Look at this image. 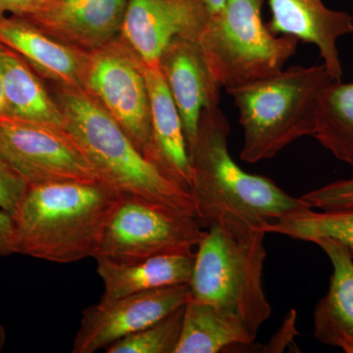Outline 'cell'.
<instances>
[{"label":"cell","instance_id":"ac0fdd59","mask_svg":"<svg viewBox=\"0 0 353 353\" xmlns=\"http://www.w3.org/2000/svg\"><path fill=\"white\" fill-rule=\"evenodd\" d=\"M194 257L196 252L160 255L132 263L97 259V272L104 287L101 301H114L171 285H189Z\"/></svg>","mask_w":353,"mask_h":353},{"label":"cell","instance_id":"52a82bcc","mask_svg":"<svg viewBox=\"0 0 353 353\" xmlns=\"http://www.w3.org/2000/svg\"><path fill=\"white\" fill-rule=\"evenodd\" d=\"M205 231L194 216L157 202L122 196L106 224L94 259L132 263L194 252Z\"/></svg>","mask_w":353,"mask_h":353},{"label":"cell","instance_id":"2e32d148","mask_svg":"<svg viewBox=\"0 0 353 353\" xmlns=\"http://www.w3.org/2000/svg\"><path fill=\"white\" fill-rule=\"evenodd\" d=\"M0 43L24 58L44 78L62 87L83 88L88 53L57 41L25 18L0 19Z\"/></svg>","mask_w":353,"mask_h":353},{"label":"cell","instance_id":"8fae6325","mask_svg":"<svg viewBox=\"0 0 353 353\" xmlns=\"http://www.w3.org/2000/svg\"><path fill=\"white\" fill-rule=\"evenodd\" d=\"M204 0H129L122 41L146 66H158L176 38L199 41L210 20Z\"/></svg>","mask_w":353,"mask_h":353},{"label":"cell","instance_id":"4fadbf2b","mask_svg":"<svg viewBox=\"0 0 353 353\" xmlns=\"http://www.w3.org/2000/svg\"><path fill=\"white\" fill-rule=\"evenodd\" d=\"M159 67L182 118L190 152L202 111L219 106L222 85L211 73L197 41L173 39L162 53Z\"/></svg>","mask_w":353,"mask_h":353},{"label":"cell","instance_id":"7c38bea8","mask_svg":"<svg viewBox=\"0 0 353 353\" xmlns=\"http://www.w3.org/2000/svg\"><path fill=\"white\" fill-rule=\"evenodd\" d=\"M129 0H44L25 18L57 41L90 53L115 41Z\"/></svg>","mask_w":353,"mask_h":353},{"label":"cell","instance_id":"5bb4252c","mask_svg":"<svg viewBox=\"0 0 353 353\" xmlns=\"http://www.w3.org/2000/svg\"><path fill=\"white\" fill-rule=\"evenodd\" d=\"M271 19L267 27L275 36H289L318 48L333 80L343 77L338 41L353 34V16L334 10L323 0H267Z\"/></svg>","mask_w":353,"mask_h":353},{"label":"cell","instance_id":"cb8c5ba5","mask_svg":"<svg viewBox=\"0 0 353 353\" xmlns=\"http://www.w3.org/2000/svg\"><path fill=\"white\" fill-rule=\"evenodd\" d=\"M301 199L311 208H353V179L336 181L303 194Z\"/></svg>","mask_w":353,"mask_h":353},{"label":"cell","instance_id":"3957f363","mask_svg":"<svg viewBox=\"0 0 353 353\" xmlns=\"http://www.w3.org/2000/svg\"><path fill=\"white\" fill-rule=\"evenodd\" d=\"M57 102L64 115V131L94 167L101 182L122 196L157 202L196 218L190 192L148 160L87 90L61 85Z\"/></svg>","mask_w":353,"mask_h":353},{"label":"cell","instance_id":"d6986e66","mask_svg":"<svg viewBox=\"0 0 353 353\" xmlns=\"http://www.w3.org/2000/svg\"><path fill=\"white\" fill-rule=\"evenodd\" d=\"M0 67L3 87L2 118L63 129L64 115L57 101L48 94L24 60L1 43Z\"/></svg>","mask_w":353,"mask_h":353},{"label":"cell","instance_id":"ba28073f","mask_svg":"<svg viewBox=\"0 0 353 353\" xmlns=\"http://www.w3.org/2000/svg\"><path fill=\"white\" fill-rule=\"evenodd\" d=\"M83 88L119 123L148 159L152 116L148 83L143 63L126 44L115 39L88 53Z\"/></svg>","mask_w":353,"mask_h":353},{"label":"cell","instance_id":"44dd1931","mask_svg":"<svg viewBox=\"0 0 353 353\" xmlns=\"http://www.w3.org/2000/svg\"><path fill=\"white\" fill-rule=\"evenodd\" d=\"M313 138L353 166V83L332 80L318 99Z\"/></svg>","mask_w":353,"mask_h":353},{"label":"cell","instance_id":"83f0119b","mask_svg":"<svg viewBox=\"0 0 353 353\" xmlns=\"http://www.w3.org/2000/svg\"><path fill=\"white\" fill-rule=\"evenodd\" d=\"M14 236H15L14 218L0 209V256L15 254Z\"/></svg>","mask_w":353,"mask_h":353},{"label":"cell","instance_id":"277c9868","mask_svg":"<svg viewBox=\"0 0 353 353\" xmlns=\"http://www.w3.org/2000/svg\"><path fill=\"white\" fill-rule=\"evenodd\" d=\"M265 234L243 225L208 228L197 245L189 283L192 299L211 304L253 340L272 314L262 284Z\"/></svg>","mask_w":353,"mask_h":353},{"label":"cell","instance_id":"4dcf8cb0","mask_svg":"<svg viewBox=\"0 0 353 353\" xmlns=\"http://www.w3.org/2000/svg\"><path fill=\"white\" fill-rule=\"evenodd\" d=\"M6 341L7 334L6 328L0 324V352H2V350L6 347Z\"/></svg>","mask_w":353,"mask_h":353},{"label":"cell","instance_id":"4316f807","mask_svg":"<svg viewBox=\"0 0 353 353\" xmlns=\"http://www.w3.org/2000/svg\"><path fill=\"white\" fill-rule=\"evenodd\" d=\"M296 312L294 311V309H292L289 314L285 316L284 325H282V328L276 334V336H274L271 343H269L267 352H283L285 345L288 343H292V340H294V336L297 334L296 327H294L296 326Z\"/></svg>","mask_w":353,"mask_h":353},{"label":"cell","instance_id":"e0dca14e","mask_svg":"<svg viewBox=\"0 0 353 353\" xmlns=\"http://www.w3.org/2000/svg\"><path fill=\"white\" fill-rule=\"evenodd\" d=\"M333 266L328 292L316 304L313 324L316 340L353 353V259L336 241H314Z\"/></svg>","mask_w":353,"mask_h":353},{"label":"cell","instance_id":"f1b7e54d","mask_svg":"<svg viewBox=\"0 0 353 353\" xmlns=\"http://www.w3.org/2000/svg\"><path fill=\"white\" fill-rule=\"evenodd\" d=\"M204 2L208 6L211 15H215V14L219 13L224 8L226 0H204Z\"/></svg>","mask_w":353,"mask_h":353},{"label":"cell","instance_id":"484cf974","mask_svg":"<svg viewBox=\"0 0 353 353\" xmlns=\"http://www.w3.org/2000/svg\"><path fill=\"white\" fill-rule=\"evenodd\" d=\"M44 0H0V19L7 16L29 18L43 6Z\"/></svg>","mask_w":353,"mask_h":353},{"label":"cell","instance_id":"603a6c76","mask_svg":"<svg viewBox=\"0 0 353 353\" xmlns=\"http://www.w3.org/2000/svg\"><path fill=\"white\" fill-rule=\"evenodd\" d=\"M185 305L163 319L125 338L105 350L106 353H175L180 340Z\"/></svg>","mask_w":353,"mask_h":353},{"label":"cell","instance_id":"6da1fadb","mask_svg":"<svg viewBox=\"0 0 353 353\" xmlns=\"http://www.w3.org/2000/svg\"><path fill=\"white\" fill-rule=\"evenodd\" d=\"M230 132L229 120L219 106L202 111L196 141L190 150V194L202 228L234 224L263 230L272 221L310 208L271 179L239 166L230 154Z\"/></svg>","mask_w":353,"mask_h":353},{"label":"cell","instance_id":"30bf717a","mask_svg":"<svg viewBox=\"0 0 353 353\" xmlns=\"http://www.w3.org/2000/svg\"><path fill=\"white\" fill-rule=\"evenodd\" d=\"M189 285H171L110 301H101L83 310L74 339L73 353H94L163 319L185 305Z\"/></svg>","mask_w":353,"mask_h":353},{"label":"cell","instance_id":"9c48e42d","mask_svg":"<svg viewBox=\"0 0 353 353\" xmlns=\"http://www.w3.org/2000/svg\"><path fill=\"white\" fill-rule=\"evenodd\" d=\"M0 159L29 185L101 182L94 167L61 128L1 118Z\"/></svg>","mask_w":353,"mask_h":353},{"label":"cell","instance_id":"9a60e30c","mask_svg":"<svg viewBox=\"0 0 353 353\" xmlns=\"http://www.w3.org/2000/svg\"><path fill=\"white\" fill-rule=\"evenodd\" d=\"M152 116V146L148 159L165 176L190 192L192 166L182 118L158 66L143 63Z\"/></svg>","mask_w":353,"mask_h":353},{"label":"cell","instance_id":"7a4b0ae2","mask_svg":"<svg viewBox=\"0 0 353 353\" xmlns=\"http://www.w3.org/2000/svg\"><path fill=\"white\" fill-rule=\"evenodd\" d=\"M121 196L101 182L30 185L14 217V253L58 264L94 259Z\"/></svg>","mask_w":353,"mask_h":353},{"label":"cell","instance_id":"5b68a950","mask_svg":"<svg viewBox=\"0 0 353 353\" xmlns=\"http://www.w3.org/2000/svg\"><path fill=\"white\" fill-rule=\"evenodd\" d=\"M324 65L292 66L226 92L240 112L241 159H271L297 139L312 137L322 90L331 81Z\"/></svg>","mask_w":353,"mask_h":353},{"label":"cell","instance_id":"7402d4cb","mask_svg":"<svg viewBox=\"0 0 353 353\" xmlns=\"http://www.w3.org/2000/svg\"><path fill=\"white\" fill-rule=\"evenodd\" d=\"M265 233L280 234L294 240L314 243L322 239L347 248L353 259V208L328 209L321 212L306 208L263 227Z\"/></svg>","mask_w":353,"mask_h":353},{"label":"cell","instance_id":"ffe728a7","mask_svg":"<svg viewBox=\"0 0 353 353\" xmlns=\"http://www.w3.org/2000/svg\"><path fill=\"white\" fill-rule=\"evenodd\" d=\"M253 341L245 330L221 315L211 304L189 296L175 353L226 352L234 345Z\"/></svg>","mask_w":353,"mask_h":353},{"label":"cell","instance_id":"d4e9b609","mask_svg":"<svg viewBox=\"0 0 353 353\" xmlns=\"http://www.w3.org/2000/svg\"><path fill=\"white\" fill-rule=\"evenodd\" d=\"M30 185L0 159V209L15 217Z\"/></svg>","mask_w":353,"mask_h":353},{"label":"cell","instance_id":"8992f818","mask_svg":"<svg viewBox=\"0 0 353 353\" xmlns=\"http://www.w3.org/2000/svg\"><path fill=\"white\" fill-rule=\"evenodd\" d=\"M265 0H226L199 39L211 73L225 90L275 75L299 41L275 36L262 19Z\"/></svg>","mask_w":353,"mask_h":353},{"label":"cell","instance_id":"f546056e","mask_svg":"<svg viewBox=\"0 0 353 353\" xmlns=\"http://www.w3.org/2000/svg\"><path fill=\"white\" fill-rule=\"evenodd\" d=\"M3 117V87H2V73L0 67V119Z\"/></svg>","mask_w":353,"mask_h":353}]
</instances>
